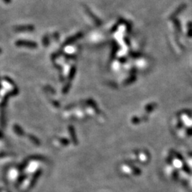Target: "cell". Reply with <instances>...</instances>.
Wrapping results in <instances>:
<instances>
[{"mask_svg":"<svg viewBox=\"0 0 192 192\" xmlns=\"http://www.w3.org/2000/svg\"><path fill=\"white\" fill-rule=\"evenodd\" d=\"M14 31L16 33H25V32H32L35 30V27L33 24H23L15 26Z\"/></svg>","mask_w":192,"mask_h":192,"instance_id":"cell-1","label":"cell"},{"mask_svg":"<svg viewBox=\"0 0 192 192\" xmlns=\"http://www.w3.org/2000/svg\"><path fill=\"white\" fill-rule=\"evenodd\" d=\"M16 45L18 46H24L30 48H35L37 47V44L35 41L28 40H19L16 41Z\"/></svg>","mask_w":192,"mask_h":192,"instance_id":"cell-2","label":"cell"},{"mask_svg":"<svg viewBox=\"0 0 192 192\" xmlns=\"http://www.w3.org/2000/svg\"><path fill=\"white\" fill-rule=\"evenodd\" d=\"M42 42H43V45H44V46H47L49 44V37H48V34H45V35L44 36V37H43V39H42Z\"/></svg>","mask_w":192,"mask_h":192,"instance_id":"cell-3","label":"cell"},{"mask_svg":"<svg viewBox=\"0 0 192 192\" xmlns=\"http://www.w3.org/2000/svg\"><path fill=\"white\" fill-rule=\"evenodd\" d=\"M2 1L4 2V4H9L12 3V0H2Z\"/></svg>","mask_w":192,"mask_h":192,"instance_id":"cell-4","label":"cell"},{"mask_svg":"<svg viewBox=\"0 0 192 192\" xmlns=\"http://www.w3.org/2000/svg\"><path fill=\"white\" fill-rule=\"evenodd\" d=\"M1 52H2V50H1V48H0V53H1Z\"/></svg>","mask_w":192,"mask_h":192,"instance_id":"cell-5","label":"cell"}]
</instances>
